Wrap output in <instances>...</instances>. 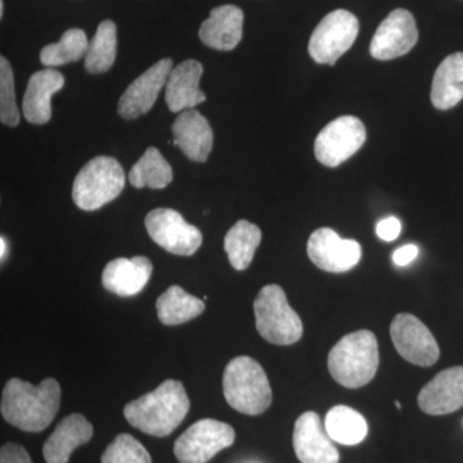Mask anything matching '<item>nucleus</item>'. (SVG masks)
<instances>
[{
    "label": "nucleus",
    "mask_w": 463,
    "mask_h": 463,
    "mask_svg": "<svg viewBox=\"0 0 463 463\" xmlns=\"http://www.w3.org/2000/svg\"><path fill=\"white\" fill-rule=\"evenodd\" d=\"M156 309L161 323L166 326H178L203 315L205 303L185 292L181 286H170L157 298Z\"/></svg>",
    "instance_id": "obj_24"
},
{
    "label": "nucleus",
    "mask_w": 463,
    "mask_h": 463,
    "mask_svg": "<svg viewBox=\"0 0 463 463\" xmlns=\"http://www.w3.org/2000/svg\"><path fill=\"white\" fill-rule=\"evenodd\" d=\"M379 343L373 332L361 330L346 335L328 354L332 379L347 389L367 385L379 370Z\"/></svg>",
    "instance_id": "obj_3"
},
{
    "label": "nucleus",
    "mask_w": 463,
    "mask_h": 463,
    "mask_svg": "<svg viewBox=\"0 0 463 463\" xmlns=\"http://www.w3.org/2000/svg\"><path fill=\"white\" fill-rule=\"evenodd\" d=\"M365 128L355 116H341L326 125L315 142L317 160L325 166L336 167L364 145Z\"/></svg>",
    "instance_id": "obj_9"
},
{
    "label": "nucleus",
    "mask_w": 463,
    "mask_h": 463,
    "mask_svg": "<svg viewBox=\"0 0 463 463\" xmlns=\"http://www.w3.org/2000/svg\"><path fill=\"white\" fill-rule=\"evenodd\" d=\"M90 42L81 29L67 30L60 42L48 44L41 52V62L45 67H58L76 62L87 56Z\"/></svg>",
    "instance_id": "obj_29"
},
{
    "label": "nucleus",
    "mask_w": 463,
    "mask_h": 463,
    "mask_svg": "<svg viewBox=\"0 0 463 463\" xmlns=\"http://www.w3.org/2000/svg\"><path fill=\"white\" fill-rule=\"evenodd\" d=\"M172 181V166L155 147L146 149L143 156L134 164L129 172L130 184L136 188L161 190L167 187Z\"/></svg>",
    "instance_id": "obj_27"
},
{
    "label": "nucleus",
    "mask_w": 463,
    "mask_h": 463,
    "mask_svg": "<svg viewBox=\"0 0 463 463\" xmlns=\"http://www.w3.org/2000/svg\"><path fill=\"white\" fill-rule=\"evenodd\" d=\"M260 242L261 231L257 224L237 222L224 237V250L232 267L236 270L248 269Z\"/></svg>",
    "instance_id": "obj_26"
},
{
    "label": "nucleus",
    "mask_w": 463,
    "mask_h": 463,
    "mask_svg": "<svg viewBox=\"0 0 463 463\" xmlns=\"http://www.w3.org/2000/svg\"><path fill=\"white\" fill-rule=\"evenodd\" d=\"M390 336L399 354L410 364L431 367L440 356L434 335L417 317L401 313L392 319Z\"/></svg>",
    "instance_id": "obj_11"
},
{
    "label": "nucleus",
    "mask_w": 463,
    "mask_h": 463,
    "mask_svg": "<svg viewBox=\"0 0 463 463\" xmlns=\"http://www.w3.org/2000/svg\"><path fill=\"white\" fill-rule=\"evenodd\" d=\"M243 33V12L236 5L216 7L200 26L199 36L206 47L232 51L239 45Z\"/></svg>",
    "instance_id": "obj_20"
},
{
    "label": "nucleus",
    "mask_w": 463,
    "mask_h": 463,
    "mask_svg": "<svg viewBox=\"0 0 463 463\" xmlns=\"http://www.w3.org/2000/svg\"><path fill=\"white\" fill-rule=\"evenodd\" d=\"M419 41V30L413 14L407 9H395L377 27L371 42V56L390 61L404 56Z\"/></svg>",
    "instance_id": "obj_13"
},
{
    "label": "nucleus",
    "mask_w": 463,
    "mask_h": 463,
    "mask_svg": "<svg viewBox=\"0 0 463 463\" xmlns=\"http://www.w3.org/2000/svg\"><path fill=\"white\" fill-rule=\"evenodd\" d=\"M93 426L80 413H72L61 420L56 430L43 447L47 463H67L76 448L87 444L93 438Z\"/></svg>",
    "instance_id": "obj_21"
},
{
    "label": "nucleus",
    "mask_w": 463,
    "mask_h": 463,
    "mask_svg": "<svg viewBox=\"0 0 463 463\" xmlns=\"http://www.w3.org/2000/svg\"><path fill=\"white\" fill-rule=\"evenodd\" d=\"M225 401L237 412L258 416L272 404V388L267 373L255 359L237 356L223 373Z\"/></svg>",
    "instance_id": "obj_4"
},
{
    "label": "nucleus",
    "mask_w": 463,
    "mask_h": 463,
    "mask_svg": "<svg viewBox=\"0 0 463 463\" xmlns=\"http://www.w3.org/2000/svg\"><path fill=\"white\" fill-rule=\"evenodd\" d=\"M152 269L151 260L146 257L115 259L103 269V288L118 297H134L147 286Z\"/></svg>",
    "instance_id": "obj_19"
},
{
    "label": "nucleus",
    "mask_w": 463,
    "mask_h": 463,
    "mask_svg": "<svg viewBox=\"0 0 463 463\" xmlns=\"http://www.w3.org/2000/svg\"><path fill=\"white\" fill-rule=\"evenodd\" d=\"M118 51V29L111 20L99 24V29L90 42L85 70L90 74H103L114 65Z\"/></svg>",
    "instance_id": "obj_28"
},
{
    "label": "nucleus",
    "mask_w": 463,
    "mask_h": 463,
    "mask_svg": "<svg viewBox=\"0 0 463 463\" xmlns=\"http://www.w3.org/2000/svg\"><path fill=\"white\" fill-rule=\"evenodd\" d=\"M65 78L54 69L35 72L27 84L23 112L29 123L44 125L52 118L51 99L62 90Z\"/></svg>",
    "instance_id": "obj_22"
},
{
    "label": "nucleus",
    "mask_w": 463,
    "mask_h": 463,
    "mask_svg": "<svg viewBox=\"0 0 463 463\" xmlns=\"http://www.w3.org/2000/svg\"><path fill=\"white\" fill-rule=\"evenodd\" d=\"M203 67L199 61L185 60L170 72L165 87L167 108L172 112L185 111L205 102L206 96L200 90Z\"/></svg>",
    "instance_id": "obj_18"
},
{
    "label": "nucleus",
    "mask_w": 463,
    "mask_h": 463,
    "mask_svg": "<svg viewBox=\"0 0 463 463\" xmlns=\"http://www.w3.org/2000/svg\"><path fill=\"white\" fill-rule=\"evenodd\" d=\"M420 250L416 245H405L398 249L392 255V260L398 267H407L419 257Z\"/></svg>",
    "instance_id": "obj_34"
},
{
    "label": "nucleus",
    "mask_w": 463,
    "mask_h": 463,
    "mask_svg": "<svg viewBox=\"0 0 463 463\" xmlns=\"http://www.w3.org/2000/svg\"><path fill=\"white\" fill-rule=\"evenodd\" d=\"M463 99V53L448 56L435 71L431 102L440 111L453 109Z\"/></svg>",
    "instance_id": "obj_23"
},
{
    "label": "nucleus",
    "mask_w": 463,
    "mask_h": 463,
    "mask_svg": "<svg viewBox=\"0 0 463 463\" xmlns=\"http://www.w3.org/2000/svg\"><path fill=\"white\" fill-rule=\"evenodd\" d=\"M307 257L319 269L345 273L358 265L362 248L354 240L341 239L331 228H319L307 241Z\"/></svg>",
    "instance_id": "obj_12"
},
{
    "label": "nucleus",
    "mask_w": 463,
    "mask_h": 463,
    "mask_svg": "<svg viewBox=\"0 0 463 463\" xmlns=\"http://www.w3.org/2000/svg\"><path fill=\"white\" fill-rule=\"evenodd\" d=\"M358 33V18L352 12L346 9L331 12L312 33L309 42L310 57L317 63L335 65L354 44Z\"/></svg>",
    "instance_id": "obj_7"
},
{
    "label": "nucleus",
    "mask_w": 463,
    "mask_h": 463,
    "mask_svg": "<svg viewBox=\"0 0 463 463\" xmlns=\"http://www.w3.org/2000/svg\"><path fill=\"white\" fill-rule=\"evenodd\" d=\"M102 463H152L148 450L129 434L118 435L106 448Z\"/></svg>",
    "instance_id": "obj_30"
},
{
    "label": "nucleus",
    "mask_w": 463,
    "mask_h": 463,
    "mask_svg": "<svg viewBox=\"0 0 463 463\" xmlns=\"http://www.w3.org/2000/svg\"><path fill=\"white\" fill-rule=\"evenodd\" d=\"M191 402L181 381L165 380L157 389L125 405L127 421L145 434L165 438L187 417Z\"/></svg>",
    "instance_id": "obj_2"
},
{
    "label": "nucleus",
    "mask_w": 463,
    "mask_h": 463,
    "mask_svg": "<svg viewBox=\"0 0 463 463\" xmlns=\"http://www.w3.org/2000/svg\"><path fill=\"white\" fill-rule=\"evenodd\" d=\"M236 432L228 423L200 420L183 432L174 444V455L181 463H207L221 450L231 447Z\"/></svg>",
    "instance_id": "obj_8"
},
{
    "label": "nucleus",
    "mask_w": 463,
    "mask_h": 463,
    "mask_svg": "<svg viewBox=\"0 0 463 463\" xmlns=\"http://www.w3.org/2000/svg\"><path fill=\"white\" fill-rule=\"evenodd\" d=\"M0 120L8 127L20 124L16 96H14V76L7 58H0Z\"/></svg>",
    "instance_id": "obj_31"
},
{
    "label": "nucleus",
    "mask_w": 463,
    "mask_h": 463,
    "mask_svg": "<svg viewBox=\"0 0 463 463\" xmlns=\"http://www.w3.org/2000/svg\"><path fill=\"white\" fill-rule=\"evenodd\" d=\"M174 145L182 149L183 154L196 163H205L213 149V129L205 116L197 109H185L173 123Z\"/></svg>",
    "instance_id": "obj_17"
},
{
    "label": "nucleus",
    "mask_w": 463,
    "mask_h": 463,
    "mask_svg": "<svg viewBox=\"0 0 463 463\" xmlns=\"http://www.w3.org/2000/svg\"><path fill=\"white\" fill-rule=\"evenodd\" d=\"M0 250H2V252H0V258H2V261L5 260V258L7 257V251H8V243L7 241H5V237H2L0 239Z\"/></svg>",
    "instance_id": "obj_35"
},
{
    "label": "nucleus",
    "mask_w": 463,
    "mask_h": 463,
    "mask_svg": "<svg viewBox=\"0 0 463 463\" xmlns=\"http://www.w3.org/2000/svg\"><path fill=\"white\" fill-rule=\"evenodd\" d=\"M402 224L401 221L395 216H389V218L383 219L376 225V233L381 240L392 241L397 240L399 234H401Z\"/></svg>",
    "instance_id": "obj_33"
},
{
    "label": "nucleus",
    "mask_w": 463,
    "mask_h": 463,
    "mask_svg": "<svg viewBox=\"0 0 463 463\" xmlns=\"http://www.w3.org/2000/svg\"><path fill=\"white\" fill-rule=\"evenodd\" d=\"M125 179L123 166L114 157H94L76 175L72 199L79 209L94 212L120 196Z\"/></svg>",
    "instance_id": "obj_6"
},
{
    "label": "nucleus",
    "mask_w": 463,
    "mask_h": 463,
    "mask_svg": "<svg viewBox=\"0 0 463 463\" xmlns=\"http://www.w3.org/2000/svg\"><path fill=\"white\" fill-rule=\"evenodd\" d=\"M395 407L399 408V410H401V408H402V405H401V403H399L398 401H395Z\"/></svg>",
    "instance_id": "obj_37"
},
{
    "label": "nucleus",
    "mask_w": 463,
    "mask_h": 463,
    "mask_svg": "<svg viewBox=\"0 0 463 463\" xmlns=\"http://www.w3.org/2000/svg\"><path fill=\"white\" fill-rule=\"evenodd\" d=\"M255 325L260 336L274 345H292L303 336L300 317L289 307L281 286L268 285L254 301Z\"/></svg>",
    "instance_id": "obj_5"
},
{
    "label": "nucleus",
    "mask_w": 463,
    "mask_h": 463,
    "mask_svg": "<svg viewBox=\"0 0 463 463\" xmlns=\"http://www.w3.org/2000/svg\"><path fill=\"white\" fill-rule=\"evenodd\" d=\"M420 408L431 416H444L463 407V367L447 368L420 392Z\"/></svg>",
    "instance_id": "obj_16"
},
{
    "label": "nucleus",
    "mask_w": 463,
    "mask_h": 463,
    "mask_svg": "<svg viewBox=\"0 0 463 463\" xmlns=\"http://www.w3.org/2000/svg\"><path fill=\"white\" fill-rule=\"evenodd\" d=\"M61 404V386L54 379L33 385L21 379H11L3 389V419L26 432H41L56 419Z\"/></svg>",
    "instance_id": "obj_1"
},
{
    "label": "nucleus",
    "mask_w": 463,
    "mask_h": 463,
    "mask_svg": "<svg viewBox=\"0 0 463 463\" xmlns=\"http://www.w3.org/2000/svg\"><path fill=\"white\" fill-rule=\"evenodd\" d=\"M0 463H33L29 453L23 446L7 443L0 449Z\"/></svg>",
    "instance_id": "obj_32"
},
{
    "label": "nucleus",
    "mask_w": 463,
    "mask_h": 463,
    "mask_svg": "<svg viewBox=\"0 0 463 463\" xmlns=\"http://www.w3.org/2000/svg\"><path fill=\"white\" fill-rule=\"evenodd\" d=\"M3 14H5V2L0 0V17H3Z\"/></svg>",
    "instance_id": "obj_36"
},
{
    "label": "nucleus",
    "mask_w": 463,
    "mask_h": 463,
    "mask_svg": "<svg viewBox=\"0 0 463 463\" xmlns=\"http://www.w3.org/2000/svg\"><path fill=\"white\" fill-rule=\"evenodd\" d=\"M146 228L160 248L179 257H191L203 243V233L188 223L181 213L160 207L146 216Z\"/></svg>",
    "instance_id": "obj_10"
},
{
    "label": "nucleus",
    "mask_w": 463,
    "mask_h": 463,
    "mask_svg": "<svg viewBox=\"0 0 463 463\" xmlns=\"http://www.w3.org/2000/svg\"><path fill=\"white\" fill-rule=\"evenodd\" d=\"M292 444L301 463H339V450L326 429L323 430L321 419L316 412H306L298 417Z\"/></svg>",
    "instance_id": "obj_15"
},
{
    "label": "nucleus",
    "mask_w": 463,
    "mask_h": 463,
    "mask_svg": "<svg viewBox=\"0 0 463 463\" xmlns=\"http://www.w3.org/2000/svg\"><path fill=\"white\" fill-rule=\"evenodd\" d=\"M325 429L332 440L343 446H356L368 434V423L364 417L347 405H336L328 411Z\"/></svg>",
    "instance_id": "obj_25"
},
{
    "label": "nucleus",
    "mask_w": 463,
    "mask_h": 463,
    "mask_svg": "<svg viewBox=\"0 0 463 463\" xmlns=\"http://www.w3.org/2000/svg\"><path fill=\"white\" fill-rule=\"evenodd\" d=\"M173 69V61L164 58L137 78L118 99V111L121 118L134 120L147 114L160 96V91L166 87Z\"/></svg>",
    "instance_id": "obj_14"
}]
</instances>
